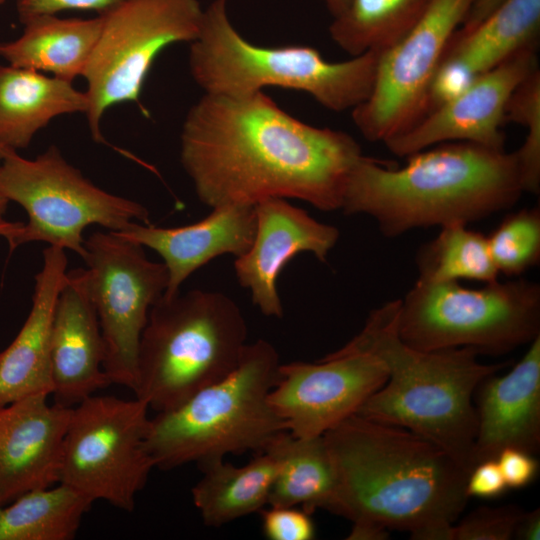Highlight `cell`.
<instances>
[{
  "instance_id": "1",
  "label": "cell",
  "mask_w": 540,
  "mask_h": 540,
  "mask_svg": "<svg viewBox=\"0 0 540 540\" xmlns=\"http://www.w3.org/2000/svg\"><path fill=\"white\" fill-rule=\"evenodd\" d=\"M363 156L348 133L304 123L262 91L205 93L189 109L180 135L182 167L198 199L212 209L279 197L339 210Z\"/></svg>"
},
{
  "instance_id": "2",
  "label": "cell",
  "mask_w": 540,
  "mask_h": 540,
  "mask_svg": "<svg viewBox=\"0 0 540 540\" xmlns=\"http://www.w3.org/2000/svg\"><path fill=\"white\" fill-rule=\"evenodd\" d=\"M323 438L336 482L332 513L411 532L464 511L470 471L433 442L358 414Z\"/></svg>"
},
{
  "instance_id": "3",
  "label": "cell",
  "mask_w": 540,
  "mask_h": 540,
  "mask_svg": "<svg viewBox=\"0 0 540 540\" xmlns=\"http://www.w3.org/2000/svg\"><path fill=\"white\" fill-rule=\"evenodd\" d=\"M524 192L515 152L446 142L407 156L399 168L363 156L340 210L372 217L394 238L414 228L467 225L509 209Z\"/></svg>"
},
{
  "instance_id": "4",
  "label": "cell",
  "mask_w": 540,
  "mask_h": 540,
  "mask_svg": "<svg viewBox=\"0 0 540 540\" xmlns=\"http://www.w3.org/2000/svg\"><path fill=\"white\" fill-rule=\"evenodd\" d=\"M400 299L372 310L359 334L381 358L388 378L355 414L407 429L438 445L462 467H474V392L505 363L485 364L474 349L422 351L397 331Z\"/></svg>"
},
{
  "instance_id": "5",
  "label": "cell",
  "mask_w": 540,
  "mask_h": 540,
  "mask_svg": "<svg viewBox=\"0 0 540 540\" xmlns=\"http://www.w3.org/2000/svg\"><path fill=\"white\" fill-rule=\"evenodd\" d=\"M279 354L264 339L248 343L227 376L150 418L146 449L154 467L199 466L227 454L264 452L288 431L269 396L279 378Z\"/></svg>"
},
{
  "instance_id": "6",
  "label": "cell",
  "mask_w": 540,
  "mask_h": 540,
  "mask_svg": "<svg viewBox=\"0 0 540 540\" xmlns=\"http://www.w3.org/2000/svg\"><path fill=\"white\" fill-rule=\"evenodd\" d=\"M382 52L329 62L310 46H257L232 25L227 0H213L190 43L189 68L205 93L239 96L274 86L306 92L324 108L342 112L370 96Z\"/></svg>"
},
{
  "instance_id": "7",
  "label": "cell",
  "mask_w": 540,
  "mask_h": 540,
  "mask_svg": "<svg viewBox=\"0 0 540 540\" xmlns=\"http://www.w3.org/2000/svg\"><path fill=\"white\" fill-rule=\"evenodd\" d=\"M247 335L239 306L221 292L162 295L141 335L135 397L156 412L174 408L232 372Z\"/></svg>"
},
{
  "instance_id": "8",
  "label": "cell",
  "mask_w": 540,
  "mask_h": 540,
  "mask_svg": "<svg viewBox=\"0 0 540 540\" xmlns=\"http://www.w3.org/2000/svg\"><path fill=\"white\" fill-rule=\"evenodd\" d=\"M397 331L422 351L467 347L479 355L506 354L540 335V286L517 279L473 289L417 279L400 299Z\"/></svg>"
},
{
  "instance_id": "9",
  "label": "cell",
  "mask_w": 540,
  "mask_h": 540,
  "mask_svg": "<svg viewBox=\"0 0 540 540\" xmlns=\"http://www.w3.org/2000/svg\"><path fill=\"white\" fill-rule=\"evenodd\" d=\"M1 151L0 194L21 205L28 216L8 242L11 251L42 241L83 258L87 226L119 232L132 222L150 224L143 205L94 185L54 145L35 159L23 158L11 148L1 147Z\"/></svg>"
},
{
  "instance_id": "10",
  "label": "cell",
  "mask_w": 540,
  "mask_h": 540,
  "mask_svg": "<svg viewBox=\"0 0 540 540\" xmlns=\"http://www.w3.org/2000/svg\"><path fill=\"white\" fill-rule=\"evenodd\" d=\"M141 399L92 395L72 407L59 482L94 502L131 512L153 461L146 449L150 417ZM58 482V483H59Z\"/></svg>"
},
{
  "instance_id": "11",
  "label": "cell",
  "mask_w": 540,
  "mask_h": 540,
  "mask_svg": "<svg viewBox=\"0 0 540 540\" xmlns=\"http://www.w3.org/2000/svg\"><path fill=\"white\" fill-rule=\"evenodd\" d=\"M202 15L198 0H125L103 14L102 31L83 74L94 141L105 143L101 120L107 109L139 103L158 54L169 45L197 38Z\"/></svg>"
},
{
  "instance_id": "12",
  "label": "cell",
  "mask_w": 540,
  "mask_h": 540,
  "mask_svg": "<svg viewBox=\"0 0 540 540\" xmlns=\"http://www.w3.org/2000/svg\"><path fill=\"white\" fill-rule=\"evenodd\" d=\"M84 246L88 290L105 345L104 371L111 384L133 391L141 335L167 288V267L117 232H94Z\"/></svg>"
},
{
  "instance_id": "13",
  "label": "cell",
  "mask_w": 540,
  "mask_h": 540,
  "mask_svg": "<svg viewBox=\"0 0 540 540\" xmlns=\"http://www.w3.org/2000/svg\"><path fill=\"white\" fill-rule=\"evenodd\" d=\"M474 0H431L415 25L382 52L370 96L352 120L370 142H385L423 116L430 80Z\"/></svg>"
},
{
  "instance_id": "14",
  "label": "cell",
  "mask_w": 540,
  "mask_h": 540,
  "mask_svg": "<svg viewBox=\"0 0 540 540\" xmlns=\"http://www.w3.org/2000/svg\"><path fill=\"white\" fill-rule=\"evenodd\" d=\"M387 378L385 363L358 333L317 362L281 364L269 401L292 435L315 437L355 414Z\"/></svg>"
},
{
  "instance_id": "15",
  "label": "cell",
  "mask_w": 540,
  "mask_h": 540,
  "mask_svg": "<svg viewBox=\"0 0 540 540\" xmlns=\"http://www.w3.org/2000/svg\"><path fill=\"white\" fill-rule=\"evenodd\" d=\"M536 46L524 48L480 75L460 96L384 142L407 157L446 142H470L505 150V108L514 89L537 69Z\"/></svg>"
},
{
  "instance_id": "16",
  "label": "cell",
  "mask_w": 540,
  "mask_h": 540,
  "mask_svg": "<svg viewBox=\"0 0 540 540\" xmlns=\"http://www.w3.org/2000/svg\"><path fill=\"white\" fill-rule=\"evenodd\" d=\"M254 209V238L248 250L236 257L234 270L239 284L250 291L253 304L265 316L281 318L283 307L277 290L281 271L302 252L325 262L339 239V230L285 198L264 199Z\"/></svg>"
},
{
  "instance_id": "17",
  "label": "cell",
  "mask_w": 540,
  "mask_h": 540,
  "mask_svg": "<svg viewBox=\"0 0 540 540\" xmlns=\"http://www.w3.org/2000/svg\"><path fill=\"white\" fill-rule=\"evenodd\" d=\"M36 394L0 406V508L20 495L59 482L72 407Z\"/></svg>"
},
{
  "instance_id": "18",
  "label": "cell",
  "mask_w": 540,
  "mask_h": 540,
  "mask_svg": "<svg viewBox=\"0 0 540 540\" xmlns=\"http://www.w3.org/2000/svg\"><path fill=\"white\" fill-rule=\"evenodd\" d=\"M104 358V340L89 294L86 269L67 270L50 330L54 402L74 407L111 385L103 368Z\"/></svg>"
},
{
  "instance_id": "19",
  "label": "cell",
  "mask_w": 540,
  "mask_h": 540,
  "mask_svg": "<svg viewBox=\"0 0 540 540\" xmlns=\"http://www.w3.org/2000/svg\"><path fill=\"white\" fill-rule=\"evenodd\" d=\"M478 386L474 466L506 448L535 454L540 445V335L521 360L502 376Z\"/></svg>"
},
{
  "instance_id": "20",
  "label": "cell",
  "mask_w": 540,
  "mask_h": 540,
  "mask_svg": "<svg viewBox=\"0 0 540 540\" xmlns=\"http://www.w3.org/2000/svg\"><path fill=\"white\" fill-rule=\"evenodd\" d=\"M256 226L252 205L213 208L204 219L181 227L163 228L138 222L117 232L157 252L166 265L169 280L164 296L179 292L182 283L212 259L244 254L250 247Z\"/></svg>"
},
{
  "instance_id": "21",
  "label": "cell",
  "mask_w": 540,
  "mask_h": 540,
  "mask_svg": "<svg viewBox=\"0 0 540 540\" xmlns=\"http://www.w3.org/2000/svg\"><path fill=\"white\" fill-rule=\"evenodd\" d=\"M67 265L63 248L49 245L43 251L29 315L14 340L0 351V406L36 394H52L50 330Z\"/></svg>"
},
{
  "instance_id": "22",
  "label": "cell",
  "mask_w": 540,
  "mask_h": 540,
  "mask_svg": "<svg viewBox=\"0 0 540 540\" xmlns=\"http://www.w3.org/2000/svg\"><path fill=\"white\" fill-rule=\"evenodd\" d=\"M88 107L86 92L71 81L0 65V147L24 149L52 119Z\"/></svg>"
},
{
  "instance_id": "23",
  "label": "cell",
  "mask_w": 540,
  "mask_h": 540,
  "mask_svg": "<svg viewBox=\"0 0 540 540\" xmlns=\"http://www.w3.org/2000/svg\"><path fill=\"white\" fill-rule=\"evenodd\" d=\"M103 22V15L90 19L37 16L23 23L18 39L0 43V56L11 66L73 82L83 76Z\"/></svg>"
},
{
  "instance_id": "24",
  "label": "cell",
  "mask_w": 540,
  "mask_h": 540,
  "mask_svg": "<svg viewBox=\"0 0 540 540\" xmlns=\"http://www.w3.org/2000/svg\"><path fill=\"white\" fill-rule=\"evenodd\" d=\"M202 477L192 488V499L203 523L220 527L261 511L268 504L278 463L269 451L236 467L224 459L199 466Z\"/></svg>"
},
{
  "instance_id": "25",
  "label": "cell",
  "mask_w": 540,
  "mask_h": 540,
  "mask_svg": "<svg viewBox=\"0 0 540 540\" xmlns=\"http://www.w3.org/2000/svg\"><path fill=\"white\" fill-rule=\"evenodd\" d=\"M265 451L278 463L270 506L301 505L310 514L317 508L333 511L335 474L323 435L301 438L285 431Z\"/></svg>"
},
{
  "instance_id": "26",
  "label": "cell",
  "mask_w": 540,
  "mask_h": 540,
  "mask_svg": "<svg viewBox=\"0 0 540 540\" xmlns=\"http://www.w3.org/2000/svg\"><path fill=\"white\" fill-rule=\"evenodd\" d=\"M539 30L540 0H506L473 28L458 29L445 54L462 58L483 74L537 45Z\"/></svg>"
},
{
  "instance_id": "27",
  "label": "cell",
  "mask_w": 540,
  "mask_h": 540,
  "mask_svg": "<svg viewBox=\"0 0 540 540\" xmlns=\"http://www.w3.org/2000/svg\"><path fill=\"white\" fill-rule=\"evenodd\" d=\"M94 501L59 482L30 490L0 508V540H71Z\"/></svg>"
},
{
  "instance_id": "28",
  "label": "cell",
  "mask_w": 540,
  "mask_h": 540,
  "mask_svg": "<svg viewBox=\"0 0 540 540\" xmlns=\"http://www.w3.org/2000/svg\"><path fill=\"white\" fill-rule=\"evenodd\" d=\"M431 0H350L332 18L329 34L351 56L370 50L385 51L419 20Z\"/></svg>"
},
{
  "instance_id": "29",
  "label": "cell",
  "mask_w": 540,
  "mask_h": 540,
  "mask_svg": "<svg viewBox=\"0 0 540 540\" xmlns=\"http://www.w3.org/2000/svg\"><path fill=\"white\" fill-rule=\"evenodd\" d=\"M416 265L418 280L427 282L491 283L497 281L499 275L487 237L462 223L442 226L439 234L421 247Z\"/></svg>"
},
{
  "instance_id": "30",
  "label": "cell",
  "mask_w": 540,
  "mask_h": 540,
  "mask_svg": "<svg viewBox=\"0 0 540 540\" xmlns=\"http://www.w3.org/2000/svg\"><path fill=\"white\" fill-rule=\"evenodd\" d=\"M499 273L519 276L540 260V209L524 208L508 215L487 236Z\"/></svg>"
},
{
  "instance_id": "31",
  "label": "cell",
  "mask_w": 540,
  "mask_h": 540,
  "mask_svg": "<svg viewBox=\"0 0 540 540\" xmlns=\"http://www.w3.org/2000/svg\"><path fill=\"white\" fill-rule=\"evenodd\" d=\"M526 129L521 147L515 151L525 192L540 188V70L531 72L512 92L505 108V123Z\"/></svg>"
},
{
  "instance_id": "32",
  "label": "cell",
  "mask_w": 540,
  "mask_h": 540,
  "mask_svg": "<svg viewBox=\"0 0 540 540\" xmlns=\"http://www.w3.org/2000/svg\"><path fill=\"white\" fill-rule=\"evenodd\" d=\"M523 510L517 505L478 507L454 526V540H510Z\"/></svg>"
},
{
  "instance_id": "33",
  "label": "cell",
  "mask_w": 540,
  "mask_h": 540,
  "mask_svg": "<svg viewBox=\"0 0 540 540\" xmlns=\"http://www.w3.org/2000/svg\"><path fill=\"white\" fill-rule=\"evenodd\" d=\"M480 75L462 58L445 54L428 85L422 117L460 96Z\"/></svg>"
},
{
  "instance_id": "34",
  "label": "cell",
  "mask_w": 540,
  "mask_h": 540,
  "mask_svg": "<svg viewBox=\"0 0 540 540\" xmlns=\"http://www.w3.org/2000/svg\"><path fill=\"white\" fill-rule=\"evenodd\" d=\"M261 528L269 540H312L315 525L310 513L295 506H270L261 510Z\"/></svg>"
},
{
  "instance_id": "35",
  "label": "cell",
  "mask_w": 540,
  "mask_h": 540,
  "mask_svg": "<svg viewBox=\"0 0 540 540\" xmlns=\"http://www.w3.org/2000/svg\"><path fill=\"white\" fill-rule=\"evenodd\" d=\"M125 0H16V8L21 23L37 16L56 15L70 10H93L99 15L106 14Z\"/></svg>"
},
{
  "instance_id": "36",
  "label": "cell",
  "mask_w": 540,
  "mask_h": 540,
  "mask_svg": "<svg viewBox=\"0 0 540 540\" xmlns=\"http://www.w3.org/2000/svg\"><path fill=\"white\" fill-rule=\"evenodd\" d=\"M495 459L507 488H523L529 485L538 473V461L533 454L520 449H503Z\"/></svg>"
},
{
  "instance_id": "37",
  "label": "cell",
  "mask_w": 540,
  "mask_h": 540,
  "mask_svg": "<svg viewBox=\"0 0 540 540\" xmlns=\"http://www.w3.org/2000/svg\"><path fill=\"white\" fill-rule=\"evenodd\" d=\"M506 489L507 485L496 459L477 463L467 477L466 494L468 497L496 498Z\"/></svg>"
},
{
  "instance_id": "38",
  "label": "cell",
  "mask_w": 540,
  "mask_h": 540,
  "mask_svg": "<svg viewBox=\"0 0 540 540\" xmlns=\"http://www.w3.org/2000/svg\"><path fill=\"white\" fill-rule=\"evenodd\" d=\"M415 540H454V525L447 521L427 523L410 532Z\"/></svg>"
},
{
  "instance_id": "39",
  "label": "cell",
  "mask_w": 540,
  "mask_h": 540,
  "mask_svg": "<svg viewBox=\"0 0 540 540\" xmlns=\"http://www.w3.org/2000/svg\"><path fill=\"white\" fill-rule=\"evenodd\" d=\"M513 539L539 540L540 539V510L523 511L515 527Z\"/></svg>"
},
{
  "instance_id": "40",
  "label": "cell",
  "mask_w": 540,
  "mask_h": 540,
  "mask_svg": "<svg viewBox=\"0 0 540 540\" xmlns=\"http://www.w3.org/2000/svg\"><path fill=\"white\" fill-rule=\"evenodd\" d=\"M505 1L506 0H474L459 29L469 30L473 28Z\"/></svg>"
},
{
  "instance_id": "41",
  "label": "cell",
  "mask_w": 540,
  "mask_h": 540,
  "mask_svg": "<svg viewBox=\"0 0 540 540\" xmlns=\"http://www.w3.org/2000/svg\"><path fill=\"white\" fill-rule=\"evenodd\" d=\"M389 529L369 521L353 522V527L347 537L349 540H386L389 538Z\"/></svg>"
},
{
  "instance_id": "42",
  "label": "cell",
  "mask_w": 540,
  "mask_h": 540,
  "mask_svg": "<svg viewBox=\"0 0 540 540\" xmlns=\"http://www.w3.org/2000/svg\"><path fill=\"white\" fill-rule=\"evenodd\" d=\"M23 222H11L5 219L0 220V236L8 242L16 235L23 226Z\"/></svg>"
},
{
  "instance_id": "43",
  "label": "cell",
  "mask_w": 540,
  "mask_h": 540,
  "mask_svg": "<svg viewBox=\"0 0 540 540\" xmlns=\"http://www.w3.org/2000/svg\"><path fill=\"white\" fill-rule=\"evenodd\" d=\"M332 16L337 17L347 8L350 0H320Z\"/></svg>"
},
{
  "instance_id": "44",
  "label": "cell",
  "mask_w": 540,
  "mask_h": 540,
  "mask_svg": "<svg viewBox=\"0 0 540 540\" xmlns=\"http://www.w3.org/2000/svg\"><path fill=\"white\" fill-rule=\"evenodd\" d=\"M2 161V151L0 147V164ZM9 201L0 194V220L4 219V215L7 209Z\"/></svg>"
},
{
  "instance_id": "45",
  "label": "cell",
  "mask_w": 540,
  "mask_h": 540,
  "mask_svg": "<svg viewBox=\"0 0 540 540\" xmlns=\"http://www.w3.org/2000/svg\"><path fill=\"white\" fill-rule=\"evenodd\" d=\"M3 2H4V0H0V4L3 3Z\"/></svg>"
}]
</instances>
